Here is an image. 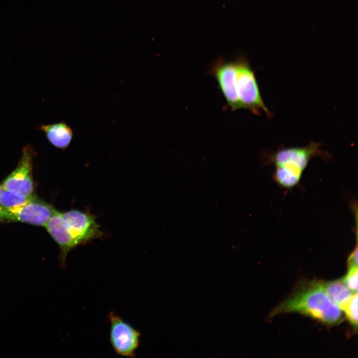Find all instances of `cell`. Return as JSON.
<instances>
[{
    "mask_svg": "<svg viewBox=\"0 0 358 358\" xmlns=\"http://www.w3.org/2000/svg\"><path fill=\"white\" fill-rule=\"evenodd\" d=\"M44 227L59 247L58 260L63 268H66V260L70 251L104 236L94 214L77 209L65 212L55 210Z\"/></svg>",
    "mask_w": 358,
    "mask_h": 358,
    "instance_id": "1",
    "label": "cell"
},
{
    "mask_svg": "<svg viewBox=\"0 0 358 358\" xmlns=\"http://www.w3.org/2000/svg\"><path fill=\"white\" fill-rule=\"evenodd\" d=\"M297 312L325 324L337 325L343 320L341 309L325 293L322 281H302L291 294L276 306L270 316Z\"/></svg>",
    "mask_w": 358,
    "mask_h": 358,
    "instance_id": "2",
    "label": "cell"
},
{
    "mask_svg": "<svg viewBox=\"0 0 358 358\" xmlns=\"http://www.w3.org/2000/svg\"><path fill=\"white\" fill-rule=\"evenodd\" d=\"M320 145L312 142L305 147L282 148L271 155L269 160L275 167L273 177L278 186L286 189L296 186L311 159L323 156Z\"/></svg>",
    "mask_w": 358,
    "mask_h": 358,
    "instance_id": "3",
    "label": "cell"
},
{
    "mask_svg": "<svg viewBox=\"0 0 358 358\" xmlns=\"http://www.w3.org/2000/svg\"><path fill=\"white\" fill-rule=\"evenodd\" d=\"M235 61L236 88L242 108L248 109L257 115L262 110L270 116L271 113L263 100L254 72L244 58Z\"/></svg>",
    "mask_w": 358,
    "mask_h": 358,
    "instance_id": "4",
    "label": "cell"
},
{
    "mask_svg": "<svg viewBox=\"0 0 358 358\" xmlns=\"http://www.w3.org/2000/svg\"><path fill=\"white\" fill-rule=\"evenodd\" d=\"M107 317L110 343L115 353L123 357L135 358L140 345V332L113 311Z\"/></svg>",
    "mask_w": 358,
    "mask_h": 358,
    "instance_id": "5",
    "label": "cell"
},
{
    "mask_svg": "<svg viewBox=\"0 0 358 358\" xmlns=\"http://www.w3.org/2000/svg\"><path fill=\"white\" fill-rule=\"evenodd\" d=\"M55 209L35 198L23 205L0 209V223L21 222L45 226Z\"/></svg>",
    "mask_w": 358,
    "mask_h": 358,
    "instance_id": "6",
    "label": "cell"
},
{
    "mask_svg": "<svg viewBox=\"0 0 358 358\" xmlns=\"http://www.w3.org/2000/svg\"><path fill=\"white\" fill-rule=\"evenodd\" d=\"M36 152L30 145L25 146L15 169L1 184L3 189L25 195H33L34 190L32 178L33 160Z\"/></svg>",
    "mask_w": 358,
    "mask_h": 358,
    "instance_id": "7",
    "label": "cell"
},
{
    "mask_svg": "<svg viewBox=\"0 0 358 358\" xmlns=\"http://www.w3.org/2000/svg\"><path fill=\"white\" fill-rule=\"evenodd\" d=\"M211 73L218 82L229 106L232 111L242 108L236 88L235 61L218 60L211 67Z\"/></svg>",
    "mask_w": 358,
    "mask_h": 358,
    "instance_id": "8",
    "label": "cell"
},
{
    "mask_svg": "<svg viewBox=\"0 0 358 358\" xmlns=\"http://www.w3.org/2000/svg\"><path fill=\"white\" fill-rule=\"evenodd\" d=\"M39 129L43 131L48 141L55 147L65 150L68 148L73 137V131L65 122L52 124H41Z\"/></svg>",
    "mask_w": 358,
    "mask_h": 358,
    "instance_id": "9",
    "label": "cell"
},
{
    "mask_svg": "<svg viewBox=\"0 0 358 358\" xmlns=\"http://www.w3.org/2000/svg\"><path fill=\"white\" fill-rule=\"evenodd\" d=\"M322 284L329 298L341 309L355 293L344 284L342 279L329 282L322 281Z\"/></svg>",
    "mask_w": 358,
    "mask_h": 358,
    "instance_id": "10",
    "label": "cell"
},
{
    "mask_svg": "<svg viewBox=\"0 0 358 358\" xmlns=\"http://www.w3.org/2000/svg\"><path fill=\"white\" fill-rule=\"evenodd\" d=\"M36 198L34 195H25L14 191L3 189L0 198V209H6L23 205Z\"/></svg>",
    "mask_w": 358,
    "mask_h": 358,
    "instance_id": "11",
    "label": "cell"
},
{
    "mask_svg": "<svg viewBox=\"0 0 358 358\" xmlns=\"http://www.w3.org/2000/svg\"><path fill=\"white\" fill-rule=\"evenodd\" d=\"M341 310L344 312L348 320L354 329L357 331L358 328V293L353 294L350 299L343 305Z\"/></svg>",
    "mask_w": 358,
    "mask_h": 358,
    "instance_id": "12",
    "label": "cell"
},
{
    "mask_svg": "<svg viewBox=\"0 0 358 358\" xmlns=\"http://www.w3.org/2000/svg\"><path fill=\"white\" fill-rule=\"evenodd\" d=\"M348 271L342 279L344 284L353 292H358V267L348 268Z\"/></svg>",
    "mask_w": 358,
    "mask_h": 358,
    "instance_id": "13",
    "label": "cell"
},
{
    "mask_svg": "<svg viewBox=\"0 0 358 358\" xmlns=\"http://www.w3.org/2000/svg\"><path fill=\"white\" fill-rule=\"evenodd\" d=\"M358 239L356 241V245L355 249L350 255L347 264L348 268L352 267H358Z\"/></svg>",
    "mask_w": 358,
    "mask_h": 358,
    "instance_id": "14",
    "label": "cell"
},
{
    "mask_svg": "<svg viewBox=\"0 0 358 358\" xmlns=\"http://www.w3.org/2000/svg\"><path fill=\"white\" fill-rule=\"evenodd\" d=\"M3 190V189L1 185L0 184V196H1V194H2V193Z\"/></svg>",
    "mask_w": 358,
    "mask_h": 358,
    "instance_id": "15",
    "label": "cell"
}]
</instances>
